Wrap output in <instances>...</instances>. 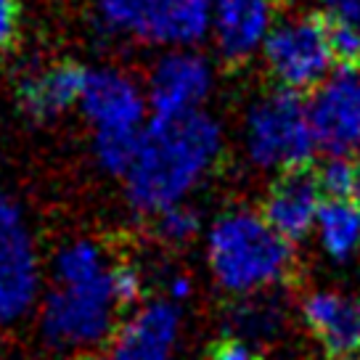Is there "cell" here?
<instances>
[{
  "label": "cell",
  "mask_w": 360,
  "mask_h": 360,
  "mask_svg": "<svg viewBox=\"0 0 360 360\" xmlns=\"http://www.w3.org/2000/svg\"><path fill=\"white\" fill-rule=\"evenodd\" d=\"M223 151V130L207 112L186 117H154L141 133V146L124 175L127 202L154 214L183 204L202 183Z\"/></svg>",
  "instance_id": "cell-1"
},
{
  "label": "cell",
  "mask_w": 360,
  "mask_h": 360,
  "mask_svg": "<svg viewBox=\"0 0 360 360\" xmlns=\"http://www.w3.org/2000/svg\"><path fill=\"white\" fill-rule=\"evenodd\" d=\"M207 265L233 297L278 289L294 270V249L259 212L228 210L207 231Z\"/></svg>",
  "instance_id": "cell-2"
},
{
  "label": "cell",
  "mask_w": 360,
  "mask_h": 360,
  "mask_svg": "<svg viewBox=\"0 0 360 360\" xmlns=\"http://www.w3.org/2000/svg\"><path fill=\"white\" fill-rule=\"evenodd\" d=\"M244 148L249 162L259 169H304L318 148L307 101L286 88L259 96L244 117Z\"/></svg>",
  "instance_id": "cell-3"
},
{
  "label": "cell",
  "mask_w": 360,
  "mask_h": 360,
  "mask_svg": "<svg viewBox=\"0 0 360 360\" xmlns=\"http://www.w3.org/2000/svg\"><path fill=\"white\" fill-rule=\"evenodd\" d=\"M214 0H96V24L138 43L191 48L212 32Z\"/></svg>",
  "instance_id": "cell-4"
},
{
  "label": "cell",
  "mask_w": 360,
  "mask_h": 360,
  "mask_svg": "<svg viewBox=\"0 0 360 360\" xmlns=\"http://www.w3.org/2000/svg\"><path fill=\"white\" fill-rule=\"evenodd\" d=\"M270 77L286 90H315L337 69L326 34V16H297L273 27L262 45Z\"/></svg>",
  "instance_id": "cell-5"
},
{
  "label": "cell",
  "mask_w": 360,
  "mask_h": 360,
  "mask_svg": "<svg viewBox=\"0 0 360 360\" xmlns=\"http://www.w3.org/2000/svg\"><path fill=\"white\" fill-rule=\"evenodd\" d=\"M117 310L109 276L90 283H56L43 302V334L56 347H93L112 334Z\"/></svg>",
  "instance_id": "cell-6"
},
{
  "label": "cell",
  "mask_w": 360,
  "mask_h": 360,
  "mask_svg": "<svg viewBox=\"0 0 360 360\" xmlns=\"http://www.w3.org/2000/svg\"><path fill=\"white\" fill-rule=\"evenodd\" d=\"M40 262L30 225L13 196L0 188V321L11 323L34 304Z\"/></svg>",
  "instance_id": "cell-7"
},
{
  "label": "cell",
  "mask_w": 360,
  "mask_h": 360,
  "mask_svg": "<svg viewBox=\"0 0 360 360\" xmlns=\"http://www.w3.org/2000/svg\"><path fill=\"white\" fill-rule=\"evenodd\" d=\"M307 112L318 148L328 157H352L360 151V67H337L313 96Z\"/></svg>",
  "instance_id": "cell-8"
},
{
  "label": "cell",
  "mask_w": 360,
  "mask_h": 360,
  "mask_svg": "<svg viewBox=\"0 0 360 360\" xmlns=\"http://www.w3.org/2000/svg\"><path fill=\"white\" fill-rule=\"evenodd\" d=\"M214 88L212 64L191 48H169L148 72L146 98L154 117L202 112Z\"/></svg>",
  "instance_id": "cell-9"
},
{
  "label": "cell",
  "mask_w": 360,
  "mask_h": 360,
  "mask_svg": "<svg viewBox=\"0 0 360 360\" xmlns=\"http://www.w3.org/2000/svg\"><path fill=\"white\" fill-rule=\"evenodd\" d=\"M79 109L96 130H143L146 90L120 69H88Z\"/></svg>",
  "instance_id": "cell-10"
},
{
  "label": "cell",
  "mask_w": 360,
  "mask_h": 360,
  "mask_svg": "<svg viewBox=\"0 0 360 360\" xmlns=\"http://www.w3.org/2000/svg\"><path fill=\"white\" fill-rule=\"evenodd\" d=\"M321 196L323 191L318 186V178L307 167L281 172L265 193L259 214L278 236L289 244H297L315 231L318 212L323 207Z\"/></svg>",
  "instance_id": "cell-11"
},
{
  "label": "cell",
  "mask_w": 360,
  "mask_h": 360,
  "mask_svg": "<svg viewBox=\"0 0 360 360\" xmlns=\"http://www.w3.org/2000/svg\"><path fill=\"white\" fill-rule=\"evenodd\" d=\"M276 19V0H214L212 37L220 56L231 64H244L270 37Z\"/></svg>",
  "instance_id": "cell-12"
},
{
  "label": "cell",
  "mask_w": 360,
  "mask_h": 360,
  "mask_svg": "<svg viewBox=\"0 0 360 360\" xmlns=\"http://www.w3.org/2000/svg\"><path fill=\"white\" fill-rule=\"evenodd\" d=\"M180 337V310L172 300H148L117 328L112 358L117 360H172Z\"/></svg>",
  "instance_id": "cell-13"
},
{
  "label": "cell",
  "mask_w": 360,
  "mask_h": 360,
  "mask_svg": "<svg viewBox=\"0 0 360 360\" xmlns=\"http://www.w3.org/2000/svg\"><path fill=\"white\" fill-rule=\"evenodd\" d=\"M302 321L328 358L349 360L360 352V300L331 289L310 292L302 300Z\"/></svg>",
  "instance_id": "cell-14"
},
{
  "label": "cell",
  "mask_w": 360,
  "mask_h": 360,
  "mask_svg": "<svg viewBox=\"0 0 360 360\" xmlns=\"http://www.w3.org/2000/svg\"><path fill=\"white\" fill-rule=\"evenodd\" d=\"M85 79H88V69L75 61H58L45 69L30 72L19 79V88H16L19 109L34 122H51L69 112L75 103L79 106Z\"/></svg>",
  "instance_id": "cell-15"
},
{
  "label": "cell",
  "mask_w": 360,
  "mask_h": 360,
  "mask_svg": "<svg viewBox=\"0 0 360 360\" xmlns=\"http://www.w3.org/2000/svg\"><path fill=\"white\" fill-rule=\"evenodd\" d=\"M318 244L334 262H347L360 252V199H328L315 223Z\"/></svg>",
  "instance_id": "cell-16"
},
{
  "label": "cell",
  "mask_w": 360,
  "mask_h": 360,
  "mask_svg": "<svg viewBox=\"0 0 360 360\" xmlns=\"http://www.w3.org/2000/svg\"><path fill=\"white\" fill-rule=\"evenodd\" d=\"M112 265L106 262L103 249L96 241L79 238L72 241L64 249H58L56 259H53V276L56 283H90L106 278Z\"/></svg>",
  "instance_id": "cell-17"
},
{
  "label": "cell",
  "mask_w": 360,
  "mask_h": 360,
  "mask_svg": "<svg viewBox=\"0 0 360 360\" xmlns=\"http://www.w3.org/2000/svg\"><path fill=\"white\" fill-rule=\"evenodd\" d=\"M231 323H233V337H241L247 339V342H252V339H268L281 328L283 307L273 297V292L241 297V302L233 310Z\"/></svg>",
  "instance_id": "cell-18"
},
{
  "label": "cell",
  "mask_w": 360,
  "mask_h": 360,
  "mask_svg": "<svg viewBox=\"0 0 360 360\" xmlns=\"http://www.w3.org/2000/svg\"><path fill=\"white\" fill-rule=\"evenodd\" d=\"M143 130H96L93 135V154L103 172L122 178L130 172Z\"/></svg>",
  "instance_id": "cell-19"
},
{
  "label": "cell",
  "mask_w": 360,
  "mask_h": 360,
  "mask_svg": "<svg viewBox=\"0 0 360 360\" xmlns=\"http://www.w3.org/2000/svg\"><path fill=\"white\" fill-rule=\"evenodd\" d=\"M199 231H202V217L186 202L154 214V236L169 247L188 244Z\"/></svg>",
  "instance_id": "cell-20"
},
{
  "label": "cell",
  "mask_w": 360,
  "mask_h": 360,
  "mask_svg": "<svg viewBox=\"0 0 360 360\" xmlns=\"http://www.w3.org/2000/svg\"><path fill=\"white\" fill-rule=\"evenodd\" d=\"M321 191L328 199H352L355 196V162L349 157H328L315 172Z\"/></svg>",
  "instance_id": "cell-21"
},
{
  "label": "cell",
  "mask_w": 360,
  "mask_h": 360,
  "mask_svg": "<svg viewBox=\"0 0 360 360\" xmlns=\"http://www.w3.org/2000/svg\"><path fill=\"white\" fill-rule=\"evenodd\" d=\"M326 34L337 67H360V30L355 24L326 13Z\"/></svg>",
  "instance_id": "cell-22"
},
{
  "label": "cell",
  "mask_w": 360,
  "mask_h": 360,
  "mask_svg": "<svg viewBox=\"0 0 360 360\" xmlns=\"http://www.w3.org/2000/svg\"><path fill=\"white\" fill-rule=\"evenodd\" d=\"M109 283H112V294L120 307H138V304H143L146 278H143V273L135 265H130V262L112 265Z\"/></svg>",
  "instance_id": "cell-23"
},
{
  "label": "cell",
  "mask_w": 360,
  "mask_h": 360,
  "mask_svg": "<svg viewBox=\"0 0 360 360\" xmlns=\"http://www.w3.org/2000/svg\"><path fill=\"white\" fill-rule=\"evenodd\" d=\"M207 360H259V355L252 342L231 334L212 342V347L207 349Z\"/></svg>",
  "instance_id": "cell-24"
},
{
  "label": "cell",
  "mask_w": 360,
  "mask_h": 360,
  "mask_svg": "<svg viewBox=\"0 0 360 360\" xmlns=\"http://www.w3.org/2000/svg\"><path fill=\"white\" fill-rule=\"evenodd\" d=\"M19 0H0V51H8L19 40Z\"/></svg>",
  "instance_id": "cell-25"
},
{
  "label": "cell",
  "mask_w": 360,
  "mask_h": 360,
  "mask_svg": "<svg viewBox=\"0 0 360 360\" xmlns=\"http://www.w3.org/2000/svg\"><path fill=\"white\" fill-rule=\"evenodd\" d=\"M328 16H337L360 30V0H323Z\"/></svg>",
  "instance_id": "cell-26"
},
{
  "label": "cell",
  "mask_w": 360,
  "mask_h": 360,
  "mask_svg": "<svg viewBox=\"0 0 360 360\" xmlns=\"http://www.w3.org/2000/svg\"><path fill=\"white\" fill-rule=\"evenodd\" d=\"M193 294V281L188 276H183V273H175V276H169L167 278V300L178 304L183 300H188Z\"/></svg>",
  "instance_id": "cell-27"
},
{
  "label": "cell",
  "mask_w": 360,
  "mask_h": 360,
  "mask_svg": "<svg viewBox=\"0 0 360 360\" xmlns=\"http://www.w3.org/2000/svg\"><path fill=\"white\" fill-rule=\"evenodd\" d=\"M355 199H360V151L355 154Z\"/></svg>",
  "instance_id": "cell-28"
},
{
  "label": "cell",
  "mask_w": 360,
  "mask_h": 360,
  "mask_svg": "<svg viewBox=\"0 0 360 360\" xmlns=\"http://www.w3.org/2000/svg\"><path fill=\"white\" fill-rule=\"evenodd\" d=\"M88 360H117V358H112V355H109V358H88Z\"/></svg>",
  "instance_id": "cell-29"
}]
</instances>
